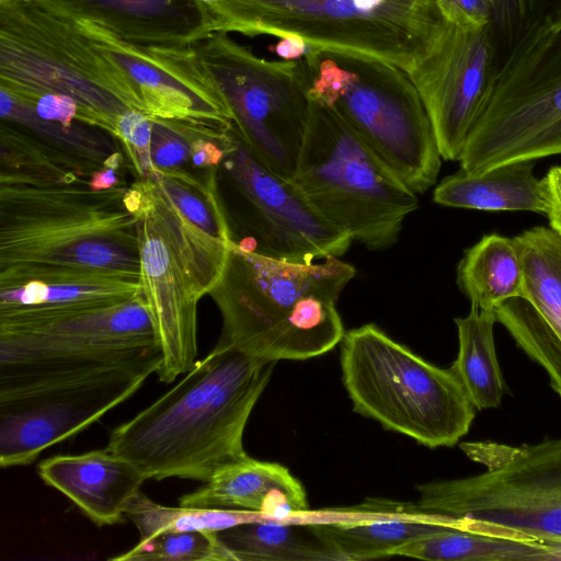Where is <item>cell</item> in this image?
I'll use <instances>...</instances> for the list:
<instances>
[{"label":"cell","mask_w":561,"mask_h":561,"mask_svg":"<svg viewBox=\"0 0 561 561\" xmlns=\"http://www.w3.org/2000/svg\"><path fill=\"white\" fill-rule=\"evenodd\" d=\"M449 519L411 503L374 500L362 510H308L288 522L307 524L341 561H362L391 557L403 545L440 531Z\"/></svg>","instance_id":"obj_18"},{"label":"cell","mask_w":561,"mask_h":561,"mask_svg":"<svg viewBox=\"0 0 561 561\" xmlns=\"http://www.w3.org/2000/svg\"><path fill=\"white\" fill-rule=\"evenodd\" d=\"M38 474L99 526L123 522L129 501L147 480L133 462L106 447L45 459Z\"/></svg>","instance_id":"obj_20"},{"label":"cell","mask_w":561,"mask_h":561,"mask_svg":"<svg viewBox=\"0 0 561 561\" xmlns=\"http://www.w3.org/2000/svg\"><path fill=\"white\" fill-rule=\"evenodd\" d=\"M133 185L140 288L163 356L156 374L170 383L196 362L197 304L219 283L230 245L184 217L149 175Z\"/></svg>","instance_id":"obj_6"},{"label":"cell","mask_w":561,"mask_h":561,"mask_svg":"<svg viewBox=\"0 0 561 561\" xmlns=\"http://www.w3.org/2000/svg\"><path fill=\"white\" fill-rule=\"evenodd\" d=\"M311 101L293 181L328 221L369 250L392 245L417 194L329 106Z\"/></svg>","instance_id":"obj_8"},{"label":"cell","mask_w":561,"mask_h":561,"mask_svg":"<svg viewBox=\"0 0 561 561\" xmlns=\"http://www.w3.org/2000/svg\"><path fill=\"white\" fill-rule=\"evenodd\" d=\"M208 7L213 33L296 34L317 48L368 56L408 73L446 24L369 10L355 0H217Z\"/></svg>","instance_id":"obj_11"},{"label":"cell","mask_w":561,"mask_h":561,"mask_svg":"<svg viewBox=\"0 0 561 561\" xmlns=\"http://www.w3.org/2000/svg\"><path fill=\"white\" fill-rule=\"evenodd\" d=\"M115 561H232L217 531L163 533L140 539L135 547L110 558Z\"/></svg>","instance_id":"obj_31"},{"label":"cell","mask_w":561,"mask_h":561,"mask_svg":"<svg viewBox=\"0 0 561 561\" xmlns=\"http://www.w3.org/2000/svg\"><path fill=\"white\" fill-rule=\"evenodd\" d=\"M141 290L139 276L102 268L0 270V309L114 305Z\"/></svg>","instance_id":"obj_22"},{"label":"cell","mask_w":561,"mask_h":561,"mask_svg":"<svg viewBox=\"0 0 561 561\" xmlns=\"http://www.w3.org/2000/svg\"><path fill=\"white\" fill-rule=\"evenodd\" d=\"M116 137L123 141L140 178L156 169L151 157L152 119L145 113L128 110L117 118Z\"/></svg>","instance_id":"obj_33"},{"label":"cell","mask_w":561,"mask_h":561,"mask_svg":"<svg viewBox=\"0 0 561 561\" xmlns=\"http://www.w3.org/2000/svg\"><path fill=\"white\" fill-rule=\"evenodd\" d=\"M125 516L135 524L140 539L163 533L203 529L218 531L243 522L264 518L248 511L164 506L141 491L129 501Z\"/></svg>","instance_id":"obj_30"},{"label":"cell","mask_w":561,"mask_h":561,"mask_svg":"<svg viewBox=\"0 0 561 561\" xmlns=\"http://www.w3.org/2000/svg\"><path fill=\"white\" fill-rule=\"evenodd\" d=\"M561 154V27L551 20L528 31L497 61L460 169Z\"/></svg>","instance_id":"obj_9"},{"label":"cell","mask_w":561,"mask_h":561,"mask_svg":"<svg viewBox=\"0 0 561 561\" xmlns=\"http://www.w3.org/2000/svg\"><path fill=\"white\" fill-rule=\"evenodd\" d=\"M275 364L218 340L173 388L115 427L106 448L147 479L206 482L248 456L245 425Z\"/></svg>","instance_id":"obj_1"},{"label":"cell","mask_w":561,"mask_h":561,"mask_svg":"<svg viewBox=\"0 0 561 561\" xmlns=\"http://www.w3.org/2000/svg\"><path fill=\"white\" fill-rule=\"evenodd\" d=\"M445 21L466 28L492 25L495 0H435Z\"/></svg>","instance_id":"obj_34"},{"label":"cell","mask_w":561,"mask_h":561,"mask_svg":"<svg viewBox=\"0 0 561 561\" xmlns=\"http://www.w3.org/2000/svg\"><path fill=\"white\" fill-rule=\"evenodd\" d=\"M58 11L95 22L141 47H183L213 33L201 0H45Z\"/></svg>","instance_id":"obj_19"},{"label":"cell","mask_w":561,"mask_h":561,"mask_svg":"<svg viewBox=\"0 0 561 561\" xmlns=\"http://www.w3.org/2000/svg\"><path fill=\"white\" fill-rule=\"evenodd\" d=\"M215 171L208 174L205 183L181 169L156 167L148 175L192 224L231 245L230 230Z\"/></svg>","instance_id":"obj_29"},{"label":"cell","mask_w":561,"mask_h":561,"mask_svg":"<svg viewBox=\"0 0 561 561\" xmlns=\"http://www.w3.org/2000/svg\"><path fill=\"white\" fill-rule=\"evenodd\" d=\"M161 364L0 400V466H25L130 398Z\"/></svg>","instance_id":"obj_16"},{"label":"cell","mask_w":561,"mask_h":561,"mask_svg":"<svg viewBox=\"0 0 561 561\" xmlns=\"http://www.w3.org/2000/svg\"><path fill=\"white\" fill-rule=\"evenodd\" d=\"M545 183V215L549 227L561 237V165L549 169L542 179Z\"/></svg>","instance_id":"obj_36"},{"label":"cell","mask_w":561,"mask_h":561,"mask_svg":"<svg viewBox=\"0 0 561 561\" xmlns=\"http://www.w3.org/2000/svg\"><path fill=\"white\" fill-rule=\"evenodd\" d=\"M355 273L337 256L299 264L230 245L208 294L222 316L219 340L267 362L322 355L344 336L336 302Z\"/></svg>","instance_id":"obj_3"},{"label":"cell","mask_w":561,"mask_h":561,"mask_svg":"<svg viewBox=\"0 0 561 561\" xmlns=\"http://www.w3.org/2000/svg\"><path fill=\"white\" fill-rule=\"evenodd\" d=\"M495 65L492 25L466 28L446 21L430 53L408 73L444 160L459 161L483 107Z\"/></svg>","instance_id":"obj_15"},{"label":"cell","mask_w":561,"mask_h":561,"mask_svg":"<svg viewBox=\"0 0 561 561\" xmlns=\"http://www.w3.org/2000/svg\"><path fill=\"white\" fill-rule=\"evenodd\" d=\"M495 322V311L472 306L466 317L455 319L458 354L449 368L478 411L501 405L506 390L494 344Z\"/></svg>","instance_id":"obj_27"},{"label":"cell","mask_w":561,"mask_h":561,"mask_svg":"<svg viewBox=\"0 0 561 561\" xmlns=\"http://www.w3.org/2000/svg\"><path fill=\"white\" fill-rule=\"evenodd\" d=\"M179 504L248 511L284 522L308 511L305 489L286 467L250 456L219 468L201 488L181 496Z\"/></svg>","instance_id":"obj_21"},{"label":"cell","mask_w":561,"mask_h":561,"mask_svg":"<svg viewBox=\"0 0 561 561\" xmlns=\"http://www.w3.org/2000/svg\"><path fill=\"white\" fill-rule=\"evenodd\" d=\"M547 20L561 27V0H495L492 30L496 61L528 31Z\"/></svg>","instance_id":"obj_32"},{"label":"cell","mask_w":561,"mask_h":561,"mask_svg":"<svg viewBox=\"0 0 561 561\" xmlns=\"http://www.w3.org/2000/svg\"><path fill=\"white\" fill-rule=\"evenodd\" d=\"M459 446L485 470L417 485L416 510L489 522L561 545V437Z\"/></svg>","instance_id":"obj_10"},{"label":"cell","mask_w":561,"mask_h":561,"mask_svg":"<svg viewBox=\"0 0 561 561\" xmlns=\"http://www.w3.org/2000/svg\"><path fill=\"white\" fill-rule=\"evenodd\" d=\"M457 285L472 307L495 311L508 299L525 297L524 266L514 238L483 236L463 252Z\"/></svg>","instance_id":"obj_25"},{"label":"cell","mask_w":561,"mask_h":561,"mask_svg":"<svg viewBox=\"0 0 561 561\" xmlns=\"http://www.w3.org/2000/svg\"><path fill=\"white\" fill-rule=\"evenodd\" d=\"M271 50L276 53L283 60H299L316 49H321L312 46L302 37L286 33L278 43L270 47Z\"/></svg>","instance_id":"obj_37"},{"label":"cell","mask_w":561,"mask_h":561,"mask_svg":"<svg viewBox=\"0 0 561 561\" xmlns=\"http://www.w3.org/2000/svg\"><path fill=\"white\" fill-rule=\"evenodd\" d=\"M78 22L93 43L135 82L149 117L232 123L227 102L203 67L193 45L141 47L123 41L95 22L84 19Z\"/></svg>","instance_id":"obj_17"},{"label":"cell","mask_w":561,"mask_h":561,"mask_svg":"<svg viewBox=\"0 0 561 561\" xmlns=\"http://www.w3.org/2000/svg\"><path fill=\"white\" fill-rule=\"evenodd\" d=\"M234 134V147L221 162L238 201L236 214L226 216L231 245L299 264L343 255L352 237L322 217L293 180L274 172Z\"/></svg>","instance_id":"obj_13"},{"label":"cell","mask_w":561,"mask_h":561,"mask_svg":"<svg viewBox=\"0 0 561 561\" xmlns=\"http://www.w3.org/2000/svg\"><path fill=\"white\" fill-rule=\"evenodd\" d=\"M154 344V327L141 290L114 305L0 309V364Z\"/></svg>","instance_id":"obj_14"},{"label":"cell","mask_w":561,"mask_h":561,"mask_svg":"<svg viewBox=\"0 0 561 561\" xmlns=\"http://www.w3.org/2000/svg\"><path fill=\"white\" fill-rule=\"evenodd\" d=\"M118 183L115 169L104 165L103 169L96 170L91 174V179L88 181V186L94 191H102L115 187Z\"/></svg>","instance_id":"obj_38"},{"label":"cell","mask_w":561,"mask_h":561,"mask_svg":"<svg viewBox=\"0 0 561 561\" xmlns=\"http://www.w3.org/2000/svg\"><path fill=\"white\" fill-rule=\"evenodd\" d=\"M393 556L428 561H561V545L467 517L398 548Z\"/></svg>","instance_id":"obj_23"},{"label":"cell","mask_w":561,"mask_h":561,"mask_svg":"<svg viewBox=\"0 0 561 561\" xmlns=\"http://www.w3.org/2000/svg\"><path fill=\"white\" fill-rule=\"evenodd\" d=\"M535 163L515 161L477 174L460 169L436 186L433 201L455 208L545 214V183L534 174Z\"/></svg>","instance_id":"obj_24"},{"label":"cell","mask_w":561,"mask_h":561,"mask_svg":"<svg viewBox=\"0 0 561 561\" xmlns=\"http://www.w3.org/2000/svg\"><path fill=\"white\" fill-rule=\"evenodd\" d=\"M525 276V299L547 320L561 324V237L534 227L514 237Z\"/></svg>","instance_id":"obj_28"},{"label":"cell","mask_w":561,"mask_h":561,"mask_svg":"<svg viewBox=\"0 0 561 561\" xmlns=\"http://www.w3.org/2000/svg\"><path fill=\"white\" fill-rule=\"evenodd\" d=\"M217 536L232 561H341L307 524L257 518Z\"/></svg>","instance_id":"obj_26"},{"label":"cell","mask_w":561,"mask_h":561,"mask_svg":"<svg viewBox=\"0 0 561 561\" xmlns=\"http://www.w3.org/2000/svg\"><path fill=\"white\" fill-rule=\"evenodd\" d=\"M310 100L331 107L415 194L437 180L442 156L408 72L368 56L316 49L300 59Z\"/></svg>","instance_id":"obj_5"},{"label":"cell","mask_w":561,"mask_h":561,"mask_svg":"<svg viewBox=\"0 0 561 561\" xmlns=\"http://www.w3.org/2000/svg\"><path fill=\"white\" fill-rule=\"evenodd\" d=\"M227 34L201 38L193 44L196 54L244 144L274 172L293 180L311 106L301 61L260 58Z\"/></svg>","instance_id":"obj_12"},{"label":"cell","mask_w":561,"mask_h":561,"mask_svg":"<svg viewBox=\"0 0 561 561\" xmlns=\"http://www.w3.org/2000/svg\"><path fill=\"white\" fill-rule=\"evenodd\" d=\"M0 1H2V0H0Z\"/></svg>","instance_id":"obj_40"},{"label":"cell","mask_w":561,"mask_h":561,"mask_svg":"<svg viewBox=\"0 0 561 561\" xmlns=\"http://www.w3.org/2000/svg\"><path fill=\"white\" fill-rule=\"evenodd\" d=\"M359 5L381 12H388L426 21L444 19L435 0H355Z\"/></svg>","instance_id":"obj_35"},{"label":"cell","mask_w":561,"mask_h":561,"mask_svg":"<svg viewBox=\"0 0 561 561\" xmlns=\"http://www.w3.org/2000/svg\"><path fill=\"white\" fill-rule=\"evenodd\" d=\"M0 89L19 99L72 98L90 126L117 135L128 110L146 113L128 73L82 30L45 0L0 1Z\"/></svg>","instance_id":"obj_4"},{"label":"cell","mask_w":561,"mask_h":561,"mask_svg":"<svg viewBox=\"0 0 561 561\" xmlns=\"http://www.w3.org/2000/svg\"><path fill=\"white\" fill-rule=\"evenodd\" d=\"M344 387L354 411L428 448L451 447L476 408L450 368L435 366L369 323L341 341Z\"/></svg>","instance_id":"obj_7"},{"label":"cell","mask_w":561,"mask_h":561,"mask_svg":"<svg viewBox=\"0 0 561 561\" xmlns=\"http://www.w3.org/2000/svg\"><path fill=\"white\" fill-rule=\"evenodd\" d=\"M201 1L206 2V3H211V2H215L217 0H201Z\"/></svg>","instance_id":"obj_39"},{"label":"cell","mask_w":561,"mask_h":561,"mask_svg":"<svg viewBox=\"0 0 561 561\" xmlns=\"http://www.w3.org/2000/svg\"><path fill=\"white\" fill-rule=\"evenodd\" d=\"M124 186L0 172V270L102 268L140 276L137 218Z\"/></svg>","instance_id":"obj_2"}]
</instances>
